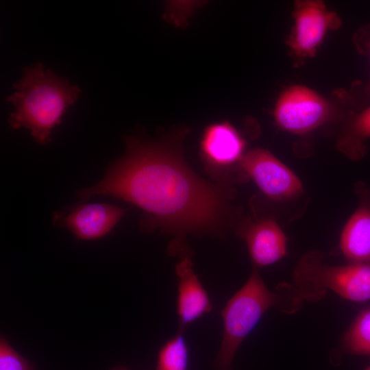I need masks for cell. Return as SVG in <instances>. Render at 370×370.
I'll use <instances>...</instances> for the list:
<instances>
[{"instance_id": "cell-8", "label": "cell", "mask_w": 370, "mask_h": 370, "mask_svg": "<svg viewBox=\"0 0 370 370\" xmlns=\"http://www.w3.org/2000/svg\"><path fill=\"white\" fill-rule=\"evenodd\" d=\"M123 214L124 210L115 205L82 204L55 212L53 223L69 230L79 239L94 240L109 233Z\"/></svg>"}, {"instance_id": "cell-2", "label": "cell", "mask_w": 370, "mask_h": 370, "mask_svg": "<svg viewBox=\"0 0 370 370\" xmlns=\"http://www.w3.org/2000/svg\"><path fill=\"white\" fill-rule=\"evenodd\" d=\"M13 87L14 92L8 97L14 108L8 118L9 125L14 130H29L34 140L42 145L50 141L52 130L60 123L66 109L75 102L81 91L42 63L25 68Z\"/></svg>"}, {"instance_id": "cell-11", "label": "cell", "mask_w": 370, "mask_h": 370, "mask_svg": "<svg viewBox=\"0 0 370 370\" xmlns=\"http://www.w3.org/2000/svg\"><path fill=\"white\" fill-rule=\"evenodd\" d=\"M178 278L177 311L180 330L209 312L212 305L208 293L194 272L193 264L185 256L175 267Z\"/></svg>"}, {"instance_id": "cell-18", "label": "cell", "mask_w": 370, "mask_h": 370, "mask_svg": "<svg viewBox=\"0 0 370 370\" xmlns=\"http://www.w3.org/2000/svg\"><path fill=\"white\" fill-rule=\"evenodd\" d=\"M365 370H370V366H369L367 368H366Z\"/></svg>"}, {"instance_id": "cell-3", "label": "cell", "mask_w": 370, "mask_h": 370, "mask_svg": "<svg viewBox=\"0 0 370 370\" xmlns=\"http://www.w3.org/2000/svg\"><path fill=\"white\" fill-rule=\"evenodd\" d=\"M293 310L291 300L281 286L275 293L265 285L258 271L254 269L245 284L230 298L222 310L223 332L214 361V370H232L235 354L246 336L271 306Z\"/></svg>"}, {"instance_id": "cell-5", "label": "cell", "mask_w": 370, "mask_h": 370, "mask_svg": "<svg viewBox=\"0 0 370 370\" xmlns=\"http://www.w3.org/2000/svg\"><path fill=\"white\" fill-rule=\"evenodd\" d=\"M273 114L280 129L304 134L327 122L332 115V108L314 90L305 86L293 85L281 93Z\"/></svg>"}, {"instance_id": "cell-15", "label": "cell", "mask_w": 370, "mask_h": 370, "mask_svg": "<svg viewBox=\"0 0 370 370\" xmlns=\"http://www.w3.org/2000/svg\"><path fill=\"white\" fill-rule=\"evenodd\" d=\"M188 362V348L182 330H180L159 352L156 370H186Z\"/></svg>"}, {"instance_id": "cell-12", "label": "cell", "mask_w": 370, "mask_h": 370, "mask_svg": "<svg viewBox=\"0 0 370 370\" xmlns=\"http://www.w3.org/2000/svg\"><path fill=\"white\" fill-rule=\"evenodd\" d=\"M245 146L241 136L227 122L208 127L201 141V150L206 161L218 168L227 167L241 162Z\"/></svg>"}, {"instance_id": "cell-17", "label": "cell", "mask_w": 370, "mask_h": 370, "mask_svg": "<svg viewBox=\"0 0 370 370\" xmlns=\"http://www.w3.org/2000/svg\"><path fill=\"white\" fill-rule=\"evenodd\" d=\"M354 43L358 53L368 56L370 60V24L362 26L354 35ZM362 101H370V75L362 91Z\"/></svg>"}, {"instance_id": "cell-7", "label": "cell", "mask_w": 370, "mask_h": 370, "mask_svg": "<svg viewBox=\"0 0 370 370\" xmlns=\"http://www.w3.org/2000/svg\"><path fill=\"white\" fill-rule=\"evenodd\" d=\"M243 170L268 197L283 201L295 198L302 192L299 177L269 151L255 149L241 161Z\"/></svg>"}, {"instance_id": "cell-4", "label": "cell", "mask_w": 370, "mask_h": 370, "mask_svg": "<svg viewBox=\"0 0 370 370\" xmlns=\"http://www.w3.org/2000/svg\"><path fill=\"white\" fill-rule=\"evenodd\" d=\"M322 260L321 252L310 251L296 265L294 283L288 286L297 301H318L327 290L352 301L370 299V264L332 266L324 264Z\"/></svg>"}, {"instance_id": "cell-9", "label": "cell", "mask_w": 370, "mask_h": 370, "mask_svg": "<svg viewBox=\"0 0 370 370\" xmlns=\"http://www.w3.org/2000/svg\"><path fill=\"white\" fill-rule=\"evenodd\" d=\"M360 204L342 231L340 248L349 263L370 264V191L358 188Z\"/></svg>"}, {"instance_id": "cell-6", "label": "cell", "mask_w": 370, "mask_h": 370, "mask_svg": "<svg viewBox=\"0 0 370 370\" xmlns=\"http://www.w3.org/2000/svg\"><path fill=\"white\" fill-rule=\"evenodd\" d=\"M294 25L286 40L297 59L313 58L328 30L337 29L341 21L321 1H296L292 12Z\"/></svg>"}, {"instance_id": "cell-14", "label": "cell", "mask_w": 370, "mask_h": 370, "mask_svg": "<svg viewBox=\"0 0 370 370\" xmlns=\"http://www.w3.org/2000/svg\"><path fill=\"white\" fill-rule=\"evenodd\" d=\"M343 344L352 354L370 356V307L358 314L346 332Z\"/></svg>"}, {"instance_id": "cell-13", "label": "cell", "mask_w": 370, "mask_h": 370, "mask_svg": "<svg viewBox=\"0 0 370 370\" xmlns=\"http://www.w3.org/2000/svg\"><path fill=\"white\" fill-rule=\"evenodd\" d=\"M370 138V105L360 112H351L337 140L338 149L352 160L367 153L365 141Z\"/></svg>"}, {"instance_id": "cell-16", "label": "cell", "mask_w": 370, "mask_h": 370, "mask_svg": "<svg viewBox=\"0 0 370 370\" xmlns=\"http://www.w3.org/2000/svg\"><path fill=\"white\" fill-rule=\"evenodd\" d=\"M0 370H34L31 363L3 338L0 341Z\"/></svg>"}, {"instance_id": "cell-10", "label": "cell", "mask_w": 370, "mask_h": 370, "mask_svg": "<svg viewBox=\"0 0 370 370\" xmlns=\"http://www.w3.org/2000/svg\"><path fill=\"white\" fill-rule=\"evenodd\" d=\"M251 259L256 267H263L280 260L286 254V238L278 224L271 219L249 224L241 232Z\"/></svg>"}, {"instance_id": "cell-1", "label": "cell", "mask_w": 370, "mask_h": 370, "mask_svg": "<svg viewBox=\"0 0 370 370\" xmlns=\"http://www.w3.org/2000/svg\"><path fill=\"white\" fill-rule=\"evenodd\" d=\"M125 142L124 156L111 164L99 182L79 190V197L106 195L130 202L146 212L145 229L201 232L218 228L227 207L216 186L158 143L134 138Z\"/></svg>"}]
</instances>
